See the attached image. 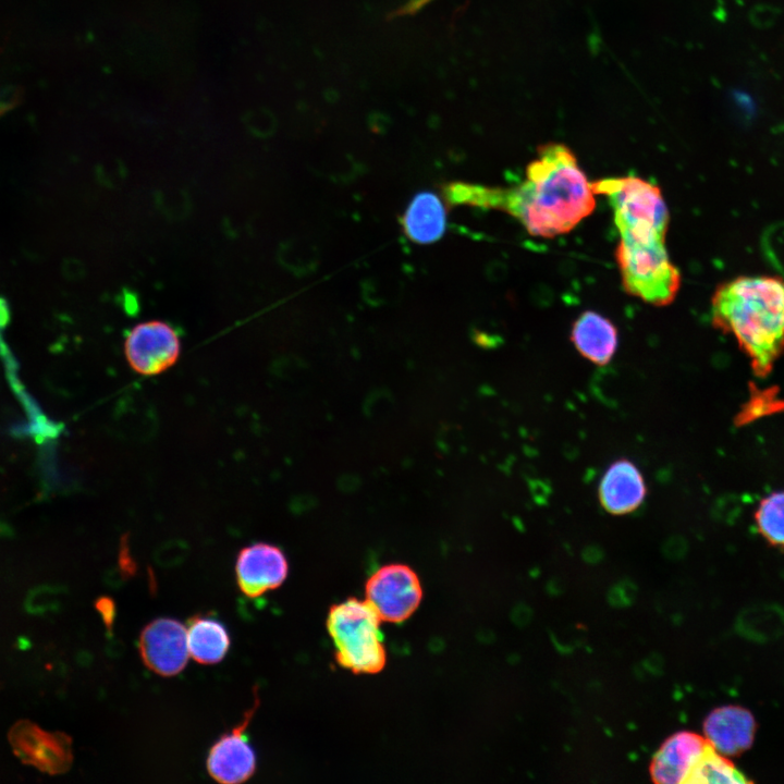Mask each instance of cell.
Segmentation results:
<instances>
[{"mask_svg":"<svg viewBox=\"0 0 784 784\" xmlns=\"http://www.w3.org/2000/svg\"><path fill=\"white\" fill-rule=\"evenodd\" d=\"M591 182L565 145L541 146L525 180L497 191L495 208L518 220L535 236L553 237L573 230L596 207Z\"/></svg>","mask_w":784,"mask_h":784,"instance_id":"6da1fadb","label":"cell"},{"mask_svg":"<svg viewBox=\"0 0 784 784\" xmlns=\"http://www.w3.org/2000/svg\"><path fill=\"white\" fill-rule=\"evenodd\" d=\"M715 328L734 336L756 376L770 373L784 352V281L748 275L726 281L711 299Z\"/></svg>","mask_w":784,"mask_h":784,"instance_id":"7a4b0ae2","label":"cell"},{"mask_svg":"<svg viewBox=\"0 0 784 784\" xmlns=\"http://www.w3.org/2000/svg\"><path fill=\"white\" fill-rule=\"evenodd\" d=\"M595 194L604 195L613 209L618 245L665 246L670 213L660 188L637 176L591 182Z\"/></svg>","mask_w":784,"mask_h":784,"instance_id":"3957f363","label":"cell"},{"mask_svg":"<svg viewBox=\"0 0 784 784\" xmlns=\"http://www.w3.org/2000/svg\"><path fill=\"white\" fill-rule=\"evenodd\" d=\"M380 617L366 601L347 599L331 607L327 629L338 663L356 674L380 672L387 661Z\"/></svg>","mask_w":784,"mask_h":784,"instance_id":"277c9868","label":"cell"},{"mask_svg":"<svg viewBox=\"0 0 784 784\" xmlns=\"http://www.w3.org/2000/svg\"><path fill=\"white\" fill-rule=\"evenodd\" d=\"M366 601L381 621L401 623L419 607L422 589L417 574L405 564H388L367 580Z\"/></svg>","mask_w":784,"mask_h":784,"instance_id":"5b68a950","label":"cell"},{"mask_svg":"<svg viewBox=\"0 0 784 784\" xmlns=\"http://www.w3.org/2000/svg\"><path fill=\"white\" fill-rule=\"evenodd\" d=\"M123 351L135 372L144 376L160 375L177 362L181 339L171 323L159 319L146 320L126 332Z\"/></svg>","mask_w":784,"mask_h":784,"instance_id":"8992f818","label":"cell"},{"mask_svg":"<svg viewBox=\"0 0 784 784\" xmlns=\"http://www.w3.org/2000/svg\"><path fill=\"white\" fill-rule=\"evenodd\" d=\"M13 751L24 763L49 774L66 772L73 761L72 742L61 732H47L37 724L22 720L9 732Z\"/></svg>","mask_w":784,"mask_h":784,"instance_id":"52a82bcc","label":"cell"},{"mask_svg":"<svg viewBox=\"0 0 784 784\" xmlns=\"http://www.w3.org/2000/svg\"><path fill=\"white\" fill-rule=\"evenodd\" d=\"M139 651L154 672L163 676L180 673L189 656L186 627L168 617L150 622L140 634Z\"/></svg>","mask_w":784,"mask_h":784,"instance_id":"ba28073f","label":"cell"},{"mask_svg":"<svg viewBox=\"0 0 784 784\" xmlns=\"http://www.w3.org/2000/svg\"><path fill=\"white\" fill-rule=\"evenodd\" d=\"M257 706L256 696L253 707L244 714L242 721L211 747L207 758V769L216 781L224 784L242 783L255 772L256 755L245 731Z\"/></svg>","mask_w":784,"mask_h":784,"instance_id":"9c48e42d","label":"cell"},{"mask_svg":"<svg viewBox=\"0 0 784 784\" xmlns=\"http://www.w3.org/2000/svg\"><path fill=\"white\" fill-rule=\"evenodd\" d=\"M235 573L242 592L248 597H258L283 584L289 573V564L279 547L256 542L238 552Z\"/></svg>","mask_w":784,"mask_h":784,"instance_id":"30bf717a","label":"cell"},{"mask_svg":"<svg viewBox=\"0 0 784 784\" xmlns=\"http://www.w3.org/2000/svg\"><path fill=\"white\" fill-rule=\"evenodd\" d=\"M710 743L694 732H677L664 740L653 756L649 772L658 784L686 783Z\"/></svg>","mask_w":784,"mask_h":784,"instance_id":"8fae6325","label":"cell"},{"mask_svg":"<svg viewBox=\"0 0 784 784\" xmlns=\"http://www.w3.org/2000/svg\"><path fill=\"white\" fill-rule=\"evenodd\" d=\"M647 486L639 468L627 458L614 461L604 471L598 487L601 506L610 514L635 512L645 501Z\"/></svg>","mask_w":784,"mask_h":784,"instance_id":"7c38bea8","label":"cell"},{"mask_svg":"<svg viewBox=\"0 0 784 784\" xmlns=\"http://www.w3.org/2000/svg\"><path fill=\"white\" fill-rule=\"evenodd\" d=\"M703 734L710 745L724 756L748 750L756 732V721L747 709L724 706L713 709L703 722Z\"/></svg>","mask_w":784,"mask_h":784,"instance_id":"4fadbf2b","label":"cell"},{"mask_svg":"<svg viewBox=\"0 0 784 784\" xmlns=\"http://www.w3.org/2000/svg\"><path fill=\"white\" fill-rule=\"evenodd\" d=\"M571 340L583 357L598 366H604L616 353L618 334L610 319L597 311L587 310L574 321Z\"/></svg>","mask_w":784,"mask_h":784,"instance_id":"5bb4252c","label":"cell"},{"mask_svg":"<svg viewBox=\"0 0 784 784\" xmlns=\"http://www.w3.org/2000/svg\"><path fill=\"white\" fill-rule=\"evenodd\" d=\"M405 235L416 244L439 241L446 229V211L442 199L433 192L417 193L401 217Z\"/></svg>","mask_w":784,"mask_h":784,"instance_id":"9a60e30c","label":"cell"},{"mask_svg":"<svg viewBox=\"0 0 784 784\" xmlns=\"http://www.w3.org/2000/svg\"><path fill=\"white\" fill-rule=\"evenodd\" d=\"M186 632L188 651L195 661L213 664L220 662L226 654L230 637L220 621L209 616L193 617Z\"/></svg>","mask_w":784,"mask_h":784,"instance_id":"2e32d148","label":"cell"},{"mask_svg":"<svg viewBox=\"0 0 784 784\" xmlns=\"http://www.w3.org/2000/svg\"><path fill=\"white\" fill-rule=\"evenodd\" d=\"M735 626L738 634L748 640H774L784 634V609L774 603L750 605L739 613Z\"/></svg>","mask_w":784,"mask_h":784,"instance_id":"e0dca14e","label":"cell"},{"mask_svg":"<svg viewBox=\"0 0 784 784\" xmlns=\"http://www.w3.org/2000/svg\"><path fill=\"white\" fill-rule=\"evenodd\" d=\"M697 783H751L734 763L710 746L691 770L687 782Z\"/></svg>","mask_w":784,"mask_h":784,"instance_id":"ac0fdd59","label":"cell"},{"mask_svg":"<svg viewBox=\"0 0 784 784\" xmlns=\"http://www.w3.org/2000/svg\"><path fill=\"white\" fill-rule=\"evenodd\" d=\"M755 519L758 531L768 542L784 548V491L761 500Z\"/></svg>","mask_w":784,"mask_h":784,"instance_id":"d6986e66","label":"cell"},{"mask_svg":"<svg viewBox=\"0 0 784 784\" xmlns=\"http://www.w3.org/2000/svg\"><path fill=\"white\" fill-rule=\"evenodd\" d=\"M444 197L453 205H470L480 208H489L490 187L454 182L446 184L443 188Z\"/></svg>","mask_w":784,"mask_h":784,"instance_id":"ffe728a7","label":"cell"},{"mask_svg":"<svg viewBox=\"0 0 784 784\" xmlns=\"http://www.w3.org/2000/svg\"><path fill=\"white\" fill-rule=\"evenodd\" d=\"M61 588L39 585L28 591L24 601L25 611L33 615H45L59 609Z\"/></svg>","mask_w":784,"mask_h":784,"instance_id":"44dd1931","label":"cell"},{"mask_svg":"<svg viewBox=\"0 0 784 784\" xmlns=\"http://www.w3.org/2000/svg\"><path fill=\"white\" fill-rule=\"evenodd\" d=\"M781 15L779 8L759 3L754 5L748 14L749 22L758 29H768L776 24Z\"/></svg>","mask_w":784,"mask_h":784,"instance_id":"7402d4cb","label":"cell"},{"mask_svg":"<svg viewBox=\"0 0 784 784\" xmlns=\"http://www.w3.org/2000/svg\"><path fill=\"white\" fill-rule=\"evenodd\" d=\"M16 646L20 650H27L30 648L32 642L30 640L25 636H20L16 639Z\"/></svg>","mask_w":784,"mask_h":784,"instance_id":"603a6c76","label":"cell"},{"mask_svg":"<svg viewBox=\"0 0 784 784\" xmlns=\"http://www.w3.org/2000/svg\"><path fill=\"white\" fill-rule=\"evenodd\" d=\"M428 1H430V0H417V1H414L412 4L407 5L404 10H405L406 12H409V11H412V10H416V9L420 8L421 5L426 4Z\"/></svg>","mask_w":784,"mask_h":784,"instance_id":"cb8c5ba5","label":"cell"},{"mask_svg":"<svg viewBox=\"0 0 784 784\" xmlns=\"http://www.w3.org/2000/svg\"><path fill=\"white\" fill-rule=\"evenodd\" d=\"M10 109V103H0V117Z\"/></svg>","mask_w":784,"mask_h":784,"instance_id":"d4e9b609","label":"cell"}]
</instances>
